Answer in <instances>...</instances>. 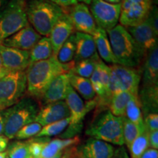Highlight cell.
I'll return each instance as SVG.
<instances>
[{"label":"cell","instance_id":"1","mask_svg":"<svg viewBox=\"0 0 158 158\" xmlns=\"http://www.w3.org/2000/svg\"><path fill=\"white\" fill-rule=\"evenodd\" d=\"M75 63L72 61L68 64H62L55 56L31 63L26 70L27 94L31 98L40 100L51 81L59 75L70 72Z\"/></svg>","mask_w":158,"mask_h":158},{"label":"cell","instance_id":"2","mask_svg":"<svg viewBox=\"0 0 158 158\" xmlns=\"http://www.w3.org/2000/svg\"><path fill=\"white\" fill-rule=\"evenodd\" d=\"M118 64L138 68L144 61L143 54L125 27L117 24L106 31Z\"/></svg>","mask_w":158,"mask_h":158},{"label":"cell","instance_id":"3","mask_svg":"<svg viewBox=\"0 0 158 158\" xmlns=\"http://www.w3.org/2000/svg\"><path fill=\"white\" fill-rule=\"evenodd\" d=\"M64 12V9L48 0H30L27 2L29 23L41 36H49L53 27Z\"/></svg>","mask_w":158,"mask_h":158},{"label":"cell","instance_id":"4","mask_svg":"<svg viewBox=\"0 0 158 158\" xmlns=\"http://www.w3.org/2000/svg\"><path fill=\"white\" fill-rule=\"evenodd\" d=\"M86 134L107 143L124 146L123 117L113 115L108 109L100 110L89 125Z\"/></svg>","mask_w":158,"mask_h":158},{"label":"cell","instance_id":"5","mask_svg":"<svg viewBox=\"0 0 158 158\" xmlns=\"http://www.w3.org/2000/svg\"><path fill=\"white\" fill-rule=\"evenodd\" d=\"M39 110L38 105L31 98H23L11 107L3 110L4 135L8 139L14 138L20 129L35 122Z\"/></svg>","mask_w":158,"mask_h":158},{"label":"cell","instance_id":"6","mask_svg":"<svg viewBox=\"0 0 158 158\" xmlns=\"http://www.w3.org/2000/svg\"><path fill=\"white\" fill-rule=\"evenodd\" d=\"M29 24L27 1L10 0L0 10V44L4 40Z\"/></svg>","mask_w":158,"mask_h":158},{"label":"cell","instance_id":"7","mask_svg":"<svg viewBox=\"0 0 158 158\" xmlns=\"http://www.w3.org/2000/svg\"><path fill=\"white\" fill-rule=\"evenodd\" d=\"M27 92L25 71H7L0 76V110L21 100Z\"/></svg>","mask_w":158,"mask_h":158},{"label":"cell","instance_id":"8","mask_svg":"<svg viewBox=\"0 0 158 158\" xmlns=\"http://www.w3.org/2000/svg\"><path fill=\"white\" fill-rule=\"evenodd\" d=\"M110 82L108 97L110 100L114 94L127 92L133 95H138L139 84L141 81V70L114 64L110 65Z\"/></svg>","mask_w":158,"mask_h":158},{"label":"cell","instance_id":"9","mask_svg":"<svg viewBox=\"0 0 158 158\" xmlns=\"http://www.w3.org/2000/svg\"><path fill=\"white\" fill-rule=\"evenodd\" d=\"M152 6V0H122L120 24L125 28L140 24L149 17Z\"/></svg>","mask_w":158,"mask_h":158},{"label":"cell","instance_id":"10","mask_svg":"<svg viewBox=\"0 0 158 158\" xmlns=\"http://www.w3.org/2000/svg\"><path fill=\"white\" fill-rule=\"evenodd\" d=\"M89 10L97 27L108 31L117 25L121 4H110L104 0H92Z\"/></svg>","mask_w":158,"mask_h":158},{"label":"cell","instance_id":"11","mask_svg":"<svg viewBox=\"0 0 158 158\" xmlns=\"http://www.w3.org/2000/svg\"><path fill=\"white\" fill-rule=\"evenodd\" d=\"M70 113V122L69 126L83 124L82 122L85 116L92 108L96 107V97L93 100H89L86 104L72 86H69L66 98L64 99Z\"/></svg>","mask_w":158,"mask_h":158},{"label":"cell","instance_id":"12","mask_svg":"<svg viewBox=\"0 0 158 158\" xmlns=\"http://www.w3.org/2000/svg\"><path fill=\"white\" fill-rule=\"evenodd\" d=\"M139 47L145 59L148 53L157 46V35L154 31L148 19L135 27L126 28Z\"/></svg>","mask_w":158,"mask_h":158},{"label":"cell","instance_id":"13","mask_svg":"<svg viewBox=\"0 0 158 158\" xmlns=\"http://www.w3.org/2000/svg\"><path fill=\"white\" fill-rule=\"evenodd\" d=\"M68 9L69 10H66V11L72 21L75 30L78 32L93 35L98 27L87 5L78 3Z\"/></svg>","mask_w":158,"mask_h":158},{"label":"cell","instance_id":"14","mask_svg":"<svg viewBox=\"0 0 158 158\" xmlns=\"http://www.w3.org/2000/svg\"><path fill=\"white\" fill-rule=\"evenodd\" d=\"M115 148L107 142L89 138L81 145L76 146V158H111Z\"/></svg>","mask_w":158,"mask_h":158},{"label":"cell","instance_id":"15","mask_svg":"<svg viewBox=\"0 0 158 158\" xmlns=\"http://www.w3.org/2000/svg\"><path fill=\"white\" fill-rule=\"evenodd\" d=\"M0 56L7 71H25L30 64L29 51L10 48L0 44Z\"/></svg>","mask_w":158,"mask_h":158},{"label":"cell","instance_id":"16","mask_svg":"<svg viewBox=\"0 0 158 158\" xmlns=\"http://www.w3.org/2000/svg\"><path fill=\"white\" fill-rule=\"evenodd\" d=\"M74 30L72 21L64 9V13L53 27L48 36L52 45L53 56L56 57L59 49L70 35L73 34Z\"/></svg>","mask_w":158,"mask_h":158},{"label":"cell","instance_id":"17","mask_svg":"<svg viewBox=\"0 0 158 158\" xmlns=\"http://www.w3.org/2000/svg\"><path fill=\"white\" fill-rule=\"evenodd\" d=\"M40 35L30 24L4 40L1 45L23 51H30L40 40Z\"/></svg>","mask_w":158,"mask_h":158},{"label":"cell","instance_id":"18","mask_svg":"<svg viewBox=\"0 0 158 158\" xmlns=\"http://www.w3.org/2000/svg\"><path fill=\"white\" fill-rule=\"evenodd\" d=\"M70 116L69 108L64 100L45 105L39 110L35 122L42 127L53 122L60 121Z\"/></svg>","mask_w":158,"mask_h":158},{"label":"cell","instance_id":"19","mask_svg":"<svg viewBox=\"0 0 158 158\" xmlns=\"http://www.w3.org/2000/svg\"><path fill=\"white\" fill-rule=\"evenodd\" d=\"M69 86L70 84L67 73L59 75L49 84L40 100L44 106L64 100Z\"/></svg>","mask_w":158,"mask_h":158},{"label":"cell","instance_id":"20","mask_svg":"<svg viewBox=\"0 0 158 158\" xmlns=\"http://www.w3.org/2000/svg\"><path fill=\"white\" fill-rule=\"evenodd\" d=\"M142 75V86H158V48L152 49L144 59Z\"/></svg>","mask_w":158,"mask_h":158},{"label":"cell","instance_id":"21","mask_svg":"<svg viewBox=\"0 0 158 158\" xmlns=\"http://www.w3.org/2000/svg\"><path fill=\"white\" fill-rule=\"evenodd\" d=\"M75 35L76 45V54L73 59L75 62L92 58L98 55L95 43L92 35L78 31H76Z\"/></svg>","mask_w":158,"mask_h":158},{"label":"cell","instance_id":"22","mask_svg":"<svg viewBox=\"0 0 158 158\" xmlns=\"http://www.w3.org/2000/svg\"><path fill=\"white\" fill-rule=\"evenodd\" d=\"M138 99L142 114L147 116L149 114H157L158 86H142L138 93Z\"/></svg>","mask_w":158,"mask_h":158},{"label":"cell","instance_id":"23","mask_svg":"<svg viewBox=\"0 0 158 158\" xmlns=\"http://www.w3.org/2000/svg\"><path fill=\"white\" fill-rule=\"evenodd\" d=\"M92 36L95 43L97 52H98L100 58L103 59L106 62L110 63L111 64H117L112 52L107 31L98 27Z\"/></svg>","mask_w":158,"mask_h":158},{"label":"cell","instance_id":"24","mask_svg":"<svg viewBox=\"0 0 158 158\" xmlns=\"http://www.w3.org/2000/svg\"><path fill=\"white\" fill-rule=\"evenodd\" d=\"M79 143L80 138L78 136H74L65 139H51L45 145L38 158H53L60 152L64 151L68 147L78 146Z\"/></svg>","mask_w":158,"mask_h":158},{"label":"cell","instance_id":"25","mask_svg":"<svg viewBox=\"0 0 158 158\" xmlns=\"http://www.w3.org/2000/svg\"><path fill=\"white\" fill-rule=\"evenodd\" d=\"M69 84L77 93L80 94L85 100H92L95 98L96 94L92 87L89 78L77 76L70 71L67 73Z\"/></svg>","mask_w":158,"mask_h":158},{"label":"cell","instance_id":"26","mask_svg":"<svg viewBox=\"0 0 158 158\" xmlns=\"http://www.w3.org/2000/svg\"><path fill=\"white\" fill-rule=\"evenodd\" d=\"M53 56V49L48 37H42L35 46L29 51L30 64L45 60Z\"/></svg>","mask_w":158,"mask_h":158},{"label":"cell","instance_id":"27","mask_svg":"<svg viewBox=\"0 0 158 158\" xmlns=\"http://www.w3.org/2000/svg\"><path fill=\"white\" fill-rule=\"evenodd\" d=\"M133 96L136 95H133L127 92H122L114 94L110 98L108 109L111 112L113 115L124 117L125 116L126 108L128 102Z\"/></svg>","mask_w":158,"mask_h":158},{"label":"cell","instance_id":"28","mask_svg":"<svg viewBox=\"0 0 158 158\" xmlns=\"http://www.w3.org/2000/svg\"><path fill=\"white\" fill-rule=\"evenodd\" d=\"M100 60L101 59L98 54L92 58L78 61L75 63L73 68L70 70V72L77 76L84 77L86 78H90L96 68V65Z\"/></svg>","mask_w":158,"mask_h":158},{"label":"cell","instance_id":"29","mask_svg":"<svg viewBox=\"0 0 158 158\" xmlns=\"http://www.w3.org/2000/svg\"><path fill=\"white\" fill-rule=\"evenodd\" d=\"M147 130L145 125L139 126L130 122L125 116L123 117V138L124 144L128 149L135 139Z\"/></svg>","mask_w":158,"mask_h":158},{"label":"cell","instance_id":"30","mask_svg":"<svg viewBox=\"0 0 158 158\" xmlns=\"http://www.w3.org/2000/svg\"><path fill=\"white\" fill-rule=\"evenodd\" d=\"M125 116L130 122L139 126H144L143 114L138 96H133L128 102L126 108Z\"/></svg>","mask_w":158,"mask_h":158},{"label":"cell","instance_id":"31","mask_svg":"<svg viewBox=\"0 0 158 158\" xmlns=\"http://www.w3.org/2000/svg\"><path fill=\"white\" fill-rule=\"evenodd\" d=\"M76 35L73 34L59 49L56 56L57 60L62 64H68L73 61L76 54Z\"/></svg>","mask_w":158,"mask_h":158},{"label":"cell","instance_id":"32","mask_svg":"<svg viewBox=\"0 0 158 158\" xmlns=\"http://www.w3.org/2000/svg\"><path fill=\"white\" fill-rule=\"evenodd\" d=\"M149 148V131L146 130L138 135L130 147L131 158H141L143 154Z\"/></svg>","mask_w":158,"mask_h":158},{"label":"cell","instance_id":"33","mask_svg":"<svg viewBox=\"0 0 158 158\" xmlns=\"http://www.w3.org/2000/svg\"><path fill=\"white\" fill-rule=\"evenodd\" d=\"M70 122V118H66L60 121L53 122L43 126L40 133L35 137H48L59 135L66 130Z\"/></svg>","mask_w":158,"mask_h":158},{"label":"cell","instance_id":"34","mask_svg":"<svg viewBox=\"0 0 158 158\" xmlns=\"http://www.w3.org/2000/svg\"><path fill=\"white\" fill-rule=\"evenodd\" d=\"M6 152L8 158H30L28 140L13 142L10 144Z\"/></svg>","mask_w":158,"mask_h":158},{"label":"cell","instance_id":"35","mask_svg":"<svg viewBox=\"0 0 158 158\" xmlns=\"http://www.w3.org/2000/svg\"><path fill=\"white\" fill-rule=\"evenodd\" d=\"M42 127H43L40 124L35 122L28 124L18 131L14 138H16L17 140L20 141V140H24L33 138L40 133Z\"/></svg>","mask_w":158,"mask_h":158},{"label":"cell","instance_id":"36","mask_svg":"<svg viewBox=\"0 0 158 158\" xmlns=\"http://www.w3.org/2000/svg\"><path fill=\"white\" fill-rule=\"evenodd\" d=\"M143 123L149 132L158 130V114L155 113L147 114L145 116Z\"/></svg>","mask_w":158,"mask_h":158},{"label":"cell","instance_id":"37","mask_svg":"<svg viewBox=\"0 0 158 158\" xmlns=\"http://www.w3.org/2000/svg\"><path fill=\"white\" fill-rule=\"evenodd\" d=\"M147 19L149 20L155 33L158 36V13L157 7L156 6H152V10Z\"/></svg>","mask_w":158,"mask_h":158},{"label":"cell","instance_id":"38","mask_svg":"<svg viewBox=\"0 0 158 158\" xmlns=\"http://www.w3.org/2000/svg\"><path fill=\"white\" fill-rule=\"evenodd\" d=\"M48 1L59 6L63 9H68L78 3L77 0H48Z\"/></svg>","mask_w":158,"mask_h":158},{"label":"cell","instance_id":"39","mask_svg":"<svg viewBox=\"0 0 158 158\" xmlns=\"http://www.w3.org/2000/svg\"><path fill=\"white\" fill-rule=\"evenodd\" d=\"M149 143L152 149H158V130L149 132Z\"/></svg>","mask_w":158,"mask_h":158},{"label":"cell","instance_id":"40","mask_svg":"<svg viewBox=\"0 0 158 158\" xmlns=\"http://www.w3.org/2000/svg\"><path fill=\"white\" fill-rule=\"evenodd\" d=\"M111 158H130L128 157V154L126 151L124 146H120V147L115 149L114 155Z\"/></svg>","mask_w":158,"mask_h":158},{"label":"cell","instance_id":"41","mask_svg":"<svg viewBox=\"0 0 158 158\" xmlns=\"http://www.w3.org/2000/svg\"><path fill=\"white\" fill-rule=\"evenodd\" d=\"M76 146L67 148L63 152L61 158H76Z\"/></svg>","mask_w":158,"mask_h":158},{"label":"cell","instance_id":"42","mask_svg":"<svg viewBox=\"0 0 158 158\" xmlns=\"http://www.w3.org/2000/svg\"><path fill=\"white\" fill-rule=\"evenodd\" d=\"M141 158H158L157 149L149 148L147 151L143 154Z\"/></svg>","mask_w":158,"mask_h":158},{"label":"cell","instance_id":"43","mask_svg":"<svg viewBox=\"0 0 158 158\" xmlns=\"http://www.w3.org/2000/svg\"><path fill=\"white\" fill-rule=\"evenodd\" d=\"M9 139L6 136L2 135H0V152H5L8 145Z\"/></svg>","mask_w":158,"mask_h":158},{"label":"cell","instance_id":"44","mask_svg":"<svg viewBox=\"0 0 158 158\" xmlns=\"http://www.w3.org/2000/svg\"><path fill=\"white\" fill-rule=\"evenodd\" d=\"M4 127H5V122H4L2 110H0V135L4 133Z\"/></svg>","mask_w":158,"mask_h":158},{"label":"cell","instance_id":"45","mask_svg":"<svg viewBox=\"0 0 158 158\" xmlns=\"http://www.w3.org/2000/svg\"><path fill=\"white\" fill-rule=\"evenodd\" d=\"M6 72H7V70L4 68L3 66V63H2V60L1 56H0V76L2 75L4 73H5Z\"/></svg>","mask_w":158,"mask_h":158},{"label":"cell","instance_id":"46","mask_svg":"<svg viewBox=\"0 0 158 158\" xmlns=\"http://www.w3.org/2000/svg\"><path fill=\"white\" fill-rule=\"evenodd\" d=\"M7 2H8L7 0H0V10H2L5 7Z\"/></svg>","mask_w":158,"mask_h":158},{"label":"cell","instance_id":"47","mask_svg":"<svg viewBox=\"0 0 158 158\" xmlns=\"http://www.w3.org/2000/svg\"><path fill=\"white\" fill-rule=\"evenodd\" d=\"M104 1L110 4H120L122 0H104Z\"/></svg>","mask_w":158,"mask_h":158},{"label":"cell","instance_id":"48","mask_svg":"<svg viewBox=\"0 0 158 158\" xmlns=\"http://www.w3.org/2000/svg\"><path fill=\"white\" fill-rule=\"evenodd\" d=\"M77 1H78V2H80L85 4V5H90L92 0H77Z\"/></svg>","mask_w":158,"mask_h":158},{"label":"cell","instance_id":"49","mask_svg":"<svg viewBox=\"0 0 158 158\" xmlns=\"http://www.w3.org/2000/svg\"><path fill=\"white\" fill-rule=\"evenodd\" d=\"M0 158H8V156H7V152H0Z\"/></svg>","mask_w":158,"mask_h":158},{"label":"cell","instance_id":"50","mask_svg":"<svg viewBox=\"0 0 158 158\" xmlns=\"http://www.w3.org/2000/svg\"><path fill=\"white\" fill-rule=\"evenodd\" d=\"M63 152H64V151L59 152L56 156H54V157H53V158H61V157H62V154H63Z\"/></svg>","mask_w":158,"mask_h":158}]
</instances>
